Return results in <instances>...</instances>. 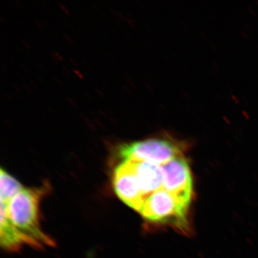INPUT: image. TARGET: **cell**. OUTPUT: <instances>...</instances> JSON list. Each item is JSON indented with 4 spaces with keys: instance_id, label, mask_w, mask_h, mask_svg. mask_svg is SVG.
<instances>
[{
    "instance_id": "obj_8",
    "label": "cell",
    "mask_w": 258,
    "mask_h": 258,
    "mask_svg": "<svg viewBox=\"0 0 258 258\" xmlns=\"http://www.w3.org/2000/svg\"><path fill=\"white\" fill-rule=\"evenodd\" d=\"M0 186H1V201L8 204L15 195L24 189L23 185L13 177L7 171H0Z\"/></svg>"
},
{
    "instance_id": "obj_6",
    "label": "cell",
    "mask_w": 258,
    "mask_h": 258,
    "mask_svg": "<svg viewBox=\"0 0 258 258\" xmlns=\"http://www.w3.org/2000/svg\"><path fill=\"white\" fill-rule=\"evenodd\" d=\"M132 162L139 186L146 198L162 189L164 176L161 166L149 162Z\"/></svg>"
},
{
    "instance_id": "obj_3",
    "label": "cell",
    "mask_w": 258,
    "mask_h": 258,
    "mask_svg": "<svg viewBox=\"0 0 258 258\" xmlns=\"http://www.w3.org/2000/svg\"><path fill=\"white\" fill-rule=\"evenodd\" d=\"M118 154L123 161L149 162L160 166L183 155L177 144L161 138L123 144L118 149Z\"/></svg>"
},
{
    "instance_id": "obj_2",
    "label": "cell",
    "mask_w": 258,
    "mask_h": 258,
    "mask_svg": "<svg viewBox=\"0 0 258 258\" xmlns=\"http://www.w3.org/2000/svg\"><path fill=\"white\" fill-rule=\"evenodd\" d=\"M188 209L175 196L162 188L146 198L139 212L150 221L170 223L179 230L188 231Z\"/></svg>"
},
{
    "instance_id": "obj_4",
    "label": "cell",
    "mask_w": 258,
    "mask_h": 258,
    "mask_svg": "<svg viewBox=\"0 0 258 258\" xmlns=\"http://www.w3.org/2000/svg\"><path fill=\"white\" fill-rule=\"evenodd\" d=\"M163 189L189 208L193 196V179L189 163L183 155L161 165Z\"/></svg>"
},
{
    "instance_id": "obj_7",
    "label": "cell",
    "mask_w": 258,
    "mask_h": 258,
    "mask_svg": "<svg viewBox=\"0 0 258 258\" xmlns=\"http://www.w3.org/2000/svg\"><path fill=\"white\" fill-rule=\"evenodd\" d=\"M0 243L7 250L18 251L22 245L27 244L24 236L13 225L8 215V204L1 201V224Z\"/></svg>"
},
{
    "instance_id": "obj_5",
    "label": "cell",
    "mask_w": 258,
    "mask_h": 258,
    "mask_svg": "<svg viewBox=\"0 0 258 258\" xmlns=\"http://www.w3.org/2000/svg\"><path fill=\"white\" fill-rule=\"evenodd\" d=\"M113 184L117 196L125 205L140 212L146 197L139 186L132 161H123L115 168Z\"/></svg>"
},
{
    "instance_id": "obj_1",
    "label": "cell",
    "mask_w": 258,
    "mask_h": 258,
    "mask_svg": "<svg viewBox=\"0 0 258 258\" xmlns=\"http://www.w3.org/2000/svg\"><path fill=\"white\" fill-rule=\"evenodd\" d=\"M47 186L23 189L8 204V215L13 225L32 247L42 248L55 245L54 241L40 227V203Z\"/></svg>"
}]
</instances>
